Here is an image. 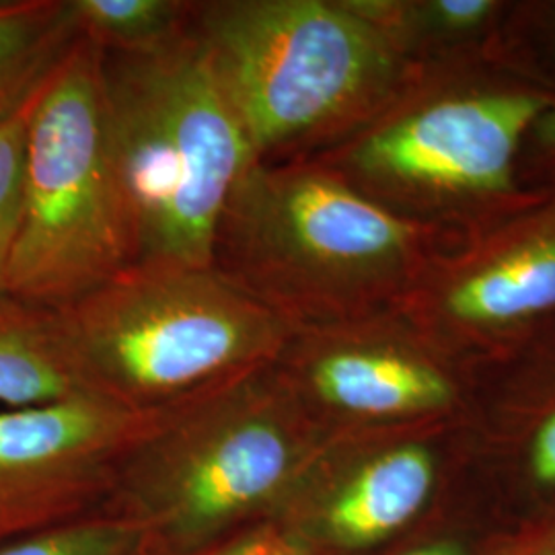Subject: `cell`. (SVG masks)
Listing matches in <instances>:
<instances>
[{"label":"cell","instance_id":"obj_5","mask_svg":"<svg viewBox=\"0 0 555 555\" xmlns=\"http://www.w3.org/2000/svg\"><path fill=\"white\" fill-rule=\"evenodd\" d=\"M56 311L80 389L137 412L274 362L293 336L212 266H130Z\"/></svg>","mask_w":555,"mask_h":555},{"label":"cell","instance_id":"obj_23","mask_svg":"<svg viewBox=\"0 0 555 555\" xmlns=\"http://www.w3.org/2000/svg\"><path fill=\"white\" fill-rule=\"evenodd\" d=\"M258 537L259 529H256L254 533H249V535L245 537V539L238 543L233 555H259Z\"/></svg>","mask_w":555,"mask_h":555},{"label":"cell","instance_id":"obj_14","mask_svg":"<svg viewBox=\"0 0 555 555\" xmlns=\"http://www.w3.org/2000/svg\"><path fill=\"white\" fill-rule=\"evenodd\" d=\"M196 0H68L80 38L103 52H146L183 36Z\"/></svg>","mask_w":555,"mask_h":555},{"label":"cell","instance_id":"obj_9","mask_svg":"<svg viewBox=\"0 0 555 555\" xmlns=\"http://www.w3.org/2000/svg\"><path fill=\"white\" fill-rule=\"evenodd\" d=\"M437 474L410 428L325 438L263 527L307 555L371 554L424 513Z\"/></svg>","mask_w":555,"mask_h":555},{"label":"cell","instance_id":"obj_15","mask_svg":"<svg viewBox=\"0 0 555 555\" xmlns=\"http://www.w3.org/2000/svg\"><path fill=\"white\" fill-rule=\"evenodd\" d=\"M0 555H142V539L132 522L100 511L7 541Z\"/></svg>","mask_w":555,"mask_h":555},{"label":"cell","instance_id":"obj_6","mask_svg":"<svg viewBox=\"0 0 555 555\" xmlns=\"http://www.w3.org/2000/svg\"><path fill=\"white\" fill-rule=\"evenodd\" d=\"M134 266L112 163L101 50L77 38L31 109L7 293L62 309Z\"/></svg>","mask_w":555,"mask_h":555},{"label":"cell","instance_id":"obj_21","mask_svg":"<svg viewBox=\"0 0 555 555\" xmlns=\"http://www.w3.org/2000/svg\"><path fill=\"white\" fill-rule=\"evenodd\" d=\"M399 555H465V550L455 541H428Z\"/></svg>","mask_w":555,"mask_h":555},{"label":"cell","instance_id":"obj_19","mask_svg":"<svg viewBox=\"0 0 555 555\" xmlns=\"http://www.w3.org/2000/svg\"><path fill=\"white\" fill-rule=\"evenodd\" d=\"M513 555H555V518L541 527L537 535L525 539Z\"/></svg>","mask_w":555,"mask_h":555},{"label":"cell","instance_id":"obj_7","mask_svg":"<svg viewBox=\"0 0 555 555\" xmlns=\"http://www.w3.org/2000/svg\"><path fill=\"white\" fill-rule=\"evenodd\" d=\"M545 101L481 93L380 114L323 163L369 198L500 194L511 190L516 149Z\"/></svg>","mask_w":555,"mask_h":555},{"label":"cell","instance_id":"obj_20","mask_svg":"<svg viewBox=\"0 0 555 555\" xmlns=\"http://www.w3.org/2000/svg\"><path fill=\"white\" fill-rule=\"evenodd\" d=\"M259 555H307L305 552H300L295 545L286 543L284 539L270 531L268 527H259Z\"/></svg>","mask_w":555,"mask_h":555},{"label":"cell","instance_id":"obj_2","mask_svg":"<svg viewBox=\"0 0 555 555\" xmlns=\"http://www.w3.org/2000/svg\"><path fill=\"white\" fill-rule=\"evenodd\" d=\"M417 229L321 159L254 163L220 212L210 266L293 332L383 313Z\"/></svg>","mask_w":555,"mask_h":555},{"label":"cell","instance_id":"obj_24","mask_svg":"<svg viewBox=\"0 0 555 555\" xmlns=\"http://www.w3.org/2000/svg\"><path fill=\"white\" fill-rule=\"evenodd\" d=\"M241 541H243V539H241ZM241 541H238V543H241ZM238 543H235L233 547H229V550H224V552H220V554L217 555H233V552H235V547H237Z\"/></svg>","mask_w":555,"mask_h":555},{"label":"cell","instance_id":"obj_17","mask_svg":"<svg viewBox=\"0 0 555 555\" xmlns=\"http://www.w3.org/2000/svg\"><path fill=\"white\" fill-rule=\"evenodd\" d=\"M492 11L494 2L488 0H438L430 4V15L435 17V23L453 31L474 29L488 20Z\"/></svg>","mask_w":555,"mask_h":555},{"label":"cell","instance_id":"obj_13","mask_svg":"<svg viewBox=\"0 0 555 555\" xmlns=\"http://www.w3.org/2000/svg\"><path fill=\"white\" fill-rule=\"evenodd\" d=\"M77 38L68 0H0V119L40 89Z\"/></svg>","mask_w":555,"mask_h":555},{"label":"cell","instance_id":"obj_16","mask_svg":"<svg viewBox=\"0 0 555 555\" xmlns=\"http://www.w3.org/2000/svg\"><path fill=\"white\" fill-rule=\"evenodd\" d=\"M38 91L17 112L0 119V293H7V270L20 227L27 128Z\"/></svg>","mask_w":555,"mask_h":555},{"label":"cell","instance_id":"obj_4","mask_svg":"<svg viewBox=\"0 0 555 555\" xmlns=\"http://www.w3.org/2000/svg\"><path fill=\"white\" fill-rule=\"evenodd\" d=\"M105 130L134 266H210L220 212L256 159L198 36L101 50Z\"/></svg>","mask_w":555,"mask_h":555},{"label":"cell","instance_id":"obj_3","mask_svg":"<svg viewBox=\"0 0 555 555\" xmlns=\"http://www.w3.org/2000/svg\"><path fill=\"white\" fill-rule=\"evenodd\" d=\"M192 29L256 163L352 139L403 79L401 46L352 0H196Z\"/></svg>","mask_w":555,"mask_h":555},{"label":"cell","instance_id":"obj_1","mask_svg":"<svg viewBox=\"0 0 555 555\" xmlns=\"http://www.w3.org/2000/svg\"><path fill=\"white\" fill-rule=\"evenodd\" d=\"M325 438L274 362L169 405L119 465L101 508L142 555H217L268 522Z\"/></svg>","mask_w":555,"mask_h":555},{"label":"cell","instance_id":"obj_12","mask_svg":"<svg viewBox=\"0 0 555 555\" xmlns=\"http://www.w3.org/2000/svg\"><path fill=\"white\" fill-rule=\"evenodd\" d=\"M555 307V235L533 238L453 284L449 318L474 327H502Z\"/></svg>","mask_w":555,"mask_h":555},{"label":"cell","instance_id":"obj_10","mask_svg":"<svg viewBox=\"0 0 555 555\" xmlns=\"http://www.w3.org/2000/svg\"><path fill=\"white\" fill-rule=\"evenodd\" d=\"M278 375L323 438L410 428L453 399V385L387 315L297 330Z\"/></svg>","mask_w":555,"mask_h":555},{"label":"cell","instance_id":"obj_22","mask_svg":"<svg viewBox=\"0 0 555 555\" xmlns=\"http://www.w3.org/2000/svg\"><path fill=\"white\" fill-rule=\"evenodd\" d=\"M535 126L539 139L543 140L545 146L555 151V105L554 107H545L541 118L537 119Z\"/></svg>","mask_w":555,"mask_h":555},{"label":"cell","instance_id":"obj_11","mask_svg":"<svg viewBox=\"0 0 555 555\" xmlns=\"http://www.w3.org/2000/svg\"><path fill=\"white\" fill-rule=\"evenodd\" d=\"M87 396L62 336L59 311L0 293V410Z\"/></svg>","mask_w":555,"mask_h":555},{"label":"cell","instance_id":"obj_8","mask_svg":"<svg viewBox=\"0 0 555 555\" xmlns=\"http://www.w3.org/2000/svg\"><path fill=\"white\" fill-rule=\"evenodd\" d=\"M165 410L93 396L0 410V545L100 513L124 456Z\"/></svg>","mask_w":555,"mask_h":555},{"label":"cell","instance_id":"obj_18","mask_svg":"<svg viewBox=\"0 0 555 555\" xmlns=\"http://www.w3.org/2000/svg\"><path fill=\"white\" fill-rule=\"evenodd\" d=\"M529 469L539 486L555 488V412L539 426L533 437Z\"/></svg>","mask_w":555,"mask_h":555}]
</instances>
